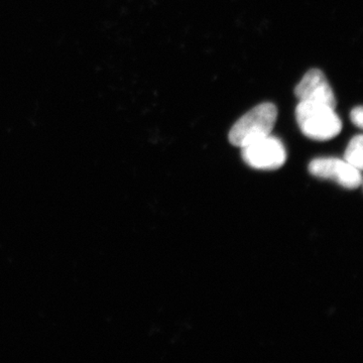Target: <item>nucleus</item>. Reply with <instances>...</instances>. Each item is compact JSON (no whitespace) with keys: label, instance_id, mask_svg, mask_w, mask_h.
<instances>
[{"label":"nucleus","instance_id":"20e7f679","mask_svg":"<svg viewBox=\"0 0 363 363\" xmlns=\"http://www.w3.org/2000/svg\"><path fill=\"white\" fill-rule=\"evenodd\" d=\"M312 176L336 182L346 189L359 188L362 184V171L337 157H318L309 164Z\"/></svg>","mask_w":363,"mask_h":363},{"label":"nucleus","instance_id":"7ed1b4c3","mask_svg":"<svg viewBox=\"0 0 363 363\" xmlns=\"http://www.w3.org/2000/svg\"><path fill=\"white\" fill-rule=\"evenodd\" d=\"M241 150L243 161L253 169H277L283 167L286 161L285 145L274 136L260 138Z\"/></svg>","mask_w":363,"mask_h":363},{"label":"nucleus","instance_id":"39448f33","mask_svg":"<svg viewBox=\"0 0 363 363\" xmlns=\"http://www.w3.org/2000/svg\"><path fill=\"white\" fill-rule=\"evenodd\" d=\"M295 95L300 101L317 102L336 107V98L328 79L319 69H311L305 74L295 88Z\"/></svg>","mask_w":363,"mask_h":363},{"label":"nucleus","instance_id":"f03ea898","mask_svg":"<svg viewBox=\"0 0 363 363\" xmlns=\"http://www.w3.org/2000/svg\"><path fill=\"white\" fill-rule=\"evenodd\" d=\"M278 119V108L271 102L257 105L240 117L230 131L229 142L234 147H243L271 135Z\"/></svg>","mask_w":363,"mask_h":363},{"label":"nucleus","instance_id":"0eeeda50","mask_svg":"<svg viewBox=\"0 0 363 363\" xmlns=\"http://www.w3.org/2000/svg\"><path fill=\"white\" fill-rule=\"evenodd\" d=\"M363 111L362 106H357L351 111L350 118L351 121L358 126L359 128H362L363 125Z\"/></svg>","mask_w":363,"mask_h":363},{"label":"nucleus","instance_id":"f257e3e1","mask_svg":"<svg viewBox=\"0 0 363 363\" xmlns=\"http://www.w3.org/2000/svg\"><path fill=\"white\" fill-rule=\"evenodd\" d=\"M296 119L303 135L311 140L325 142L342 130V121L335 108L317 102L300 101L296 107Z\"/></svg>","mask_w":363,"mask_h":363},{"label":"nucleus","instance_id":"423d86ee","mask_svg":"<svg viewBox=\"0 0 363 363\" xmlns=\"http://www.w3.org/2000/svg\"><path fill=\"white\" fill-rule=\"evenodd\" d=\"M363 138L362 135L354 136L348 143L344 155V161L359 171L363 168Z\"/></svg>","mask_w":363,"mask_h":363}]
</instances>
